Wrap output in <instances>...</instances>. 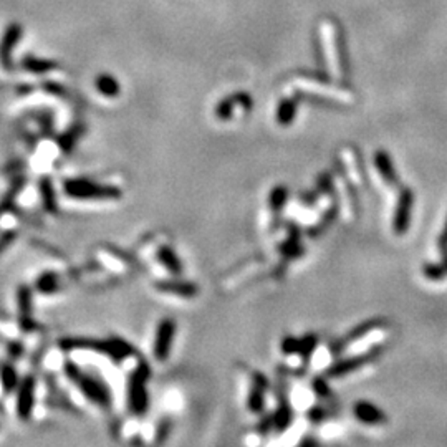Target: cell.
<instances>
[{
  "label": "cell",
  "mask_w": 447,
  "mask_h": 447,
  "mask_svg": "<svg viewBox=\"0 0 447 447\" xmlns=\"http://www.w3.org/2000/svg\"><path fill=\"white\" fill-rule=\"evenodd\" d=\"M158 290L181 296H194L197 294L196 285L184 284V282H161V284H158Z\"/></svg>",
  "instance_id": "obj_16"
},
{
  "label": "cell",
  "mask_w": 447,
  "mask_h": 447,
  "mask_svg": "<svg viewBox=\"0 0 447 447\" xmlns=\"http://www.w3.org/2000/svg\"><path fill=\"white\" fill-rule=\"evenodd\" d=\"M82 133H83V130H82V126H75V128H72V130H68L67 133L65 134H62L60 136V139H58V144L62 146L63 149H72L73 148V144L77 143V139L80 138V136H82Z\"/></svg>",
  "instance_id": "obj_23"
},
{
  "label": "cell",
  "mask_w": 447,
  "mask_h": 447,
  "mask_svg": "<svg viewBox=\"0 0 447 447\" xmlns=\"http://www.w3.org/2000/svg\"><path fill=\"white\" fill-rule=\"evenodd\" d=\"M65 373H67L68 378L72 379V383L78 386V389L83 393L84 398H88L89 401L98 404V406H103V408L110 406L111 404L110 389H108V386L103 383L101 379H96L93 378V376L84 374L83 371L73 363L65 365Z\"/></svg>",
  "instance_id": "obj_1"
},
{
  "label": "cell",
  "mask_w": 447,
  "mask_h": 447,
  "mask_svg": "<svg viewBox=\"0 0 447 447\" xmlns=\"http://www.w3.org/2000/svg\"><path fill=\"white\" fill-rule=\"evenodd\" d=\"M282 350L285 353H300L302 351V340H294V338H287L282 345Z\"/></svg>",
  "instance_id": "obj_25"
},
{
  "label": "cell",
  "mask_w": 447,
  "mask_h": 447,
  "mask_svg": "<svg viewBox=\"0 0 447 447\" xmlns=\"http://www.w3.org/2000/svg\"><path fill=\"white\" fill-rule=\"evenodd\" d=\"M376 350L370 351V353H365L363 356H355V358H346V360H341L338 361V363H335L332 366L330 370H328V376H343L346 373H350V371H355L360 368L363 363H368V361H371L374 358V353Z\"/></svg>",
  "instance_id": "obj_11"
},
{
  "label": "cell",
  "mask_w": 447,
  "mask_h": 447,
  "mask_svg": "<svg viewBox=\"0 0 447 447\" xmlns=\"http://www.w3.org/2000/svg\"><path fill=\"white\" fill-rule=\"evenodd\" d=\"M22 67L27 70V72L30 73H35V75H44V73H49L51 72V70H55L58 65H56L55 62H51V60H45V58H39V56H34V55H25L22 58Z\"/></svg>",
  "instance_id": "obj_13"
},
{
  "label": "cell",
  "mask_w": 447,
  "mask_h": 447,
  "mask_svg": "<svg viewBox=\"0 0 447 447\" xmlns=\"http://www.w3.org/2000/svg\"><path fill=\"white\" fill-rule=\"evenodd\" d=\"M355 416L365 424H383L386 422V416L379 411L374 404L368 401H358L353 409Z\"/></svg>",
  "instance_id": "obj_10"
},
{
  "label": "cell",
  "mask_w": 447,
  "mask_h": 447,
  "mask_svg": "<svg viewBox=\"0 0 447 447\" xmlns=\"http://www.w3.org/2000/svg\"><path fill=\"white\" fill-rule=\"evenodd\" d=\"M411 206H413V194L409 189H404L401 192L398 202V210L394 215V230L398 234H403L408 230L409 218H411Z\"/></svg>",
  "instance_id": "obj_9"
},
{
  "label": "cell",
  "mask_w": 447,
  "mask_h": 447,
  "mask_svg": "<svg viewBox=\"0 0 447 447\" xmlns=\"http://www.w3.org/2000/svg\"><path fill=\"white\" fill-rule=\"evenodd\" d=\"M0 381H2L4 391H6L7 394L12 393L18 386L17 371L13 370L11 365H4L2 368H0Z\"/></svg>",
  "instance_id": "obj_20"
},
{
  "label": "cell",
  "mask_w": 447,
  "mask_h": 447,
  "mask_svg": "<svg viewBox=\"0 0 447 447\" xmlns=\"http://www.w3.org/2000/svg\"><path fill=\"white\" fill-rule=\"evenodd\" d=\"M287 202V189L285 187H275L270 194V206L274 210H280Z\"/></svg>",
  "instance_id": "obj_24"
},
{
  "label": "cell",
  "mask_w": 447,
  "mask_h": 447,
  "mask_svg": "<svg viewBox=\"0 0 447 447\" xmlns=\"http://www.w3.org/2000/svg\"><path fill=\"white\" fill-rule=\"evenodd\" d=\"M95 87H96L98 92H100L101 95L106 96V98L118 96L120 95V89H121L118 80L108 73L98 75L96 80H95Z\"/></svg>",
  "instance_id": "obj_14"
},
{
  "label": "cell",
  "mask_w": 447,
  "mask_h": 447,
  "mask_svg": "<svg viewBox=\"0 0 447 447\" xmlns=\"http://www.w3.org/2000/svg\"><path fill=\"white\" fill-rule=\"evenodd\" d=\"M252 96L248 95V93H244V92H237L234 93V95H229L225 96L222 101L219 103L218 106H215V116L219 118V120H229L230 116H232V111L235 106H242L246 111H251L252 110Z\"/></svg>",
  "instance_id": "obj_8"
},
{
  "label": "cell",
  "mask_w": 447,
  "mask_h": 447,
  "mask_svg": "<svg viewBox=\"0 0 447 447\" xmlns=\"http://www.w3.org/2000/svg\"><path fill=\"white\" fill-rule=\"evenodd\" d=\"M296 108H298V103H296L294 98H285V100H282L279 108H277V121H279L282 126L290 125L291 121L295 120Z\"/></svg>",
  "instance_id": "obj_15"
},
{
  "label": "cell",
  "mask_w": 447,
  "mask_h": 447,
  "mask_svg": "<svg viewBox=\"0 0 447 447\" xmlns=\"http://www.w3.org/2000/svg\"><path fill=\"white\" fill-rule=\"evenodd\" d=\"M374 163H376V168H378V171L381 174V177L384 179L386 184L389 186H394L398 182V176H396V171H394V166H393V161L389 159V156L383 151H378L374 154Z\"/></svg>",
  "instance_id": "obj_12"
},
{
  "label": "cell",
  "mask_w": 447,
  "mask_h": 447,
  "mask_svg": "<svg viewBox=\"0 0 447 447\" xmlns=\"http://www.w3.org/2000/svg\"><path fill=\"white\" fill-rule=\"evenodd\" d=\"M18 308H20V313L23 318L30 317L32 312V291L28 287H22L18 290Z\"/></svg>",
  "instance_id": "obj_22"
},
{
  "label": "cell",
  "mask_w": 447,
  "mask_h": 447,
  "mask_svg": "<svg viewBox=\"0 0 447 447\" xmlns=\"http://www.w3.org/2000/svg\"><path fill=\"white\" fill-rule=\"evenodd\" d=\"M35 404V378L34 376H25L20 381L17 393V414L22 420L30 417L32 411H34Z\"/></svg>",
  "instance_id": "obj_7"
},
{
  "label": "cell",
  "mask_w": 447,
  "mask_h": 447,
  "mask_svg": "<svg viewBox=\"0 0 447 447\" xmlns=\"http://www.w3.org/2000/svg\"><path fill=\"white\" fill-rule=\"evenodd\" d=\"M159 260H161V263L164 267L168 268L169 272L174 275L181 274L182 272V267H181V260H179L176 253H174V251H171V247H161V251H159L158 253Z\"/></svg>",
  "instance_id": "obj_19"
},
{
  "label": "cell",
  "mask_w": 447,
  "mask_h": 447,
  "mask_svg": "<svg viewBox=\"0 0 447 447\" xmlns=\"http://www.w3.org/2000/svg\"><path fill=\"white\" fill-rule=\"evenodd\" d=\"M13 239H15V232H13V230H8V232H4L2 235H0V253L11 246Z\"/></svg>",
  "instance_id": "obj_26"
},
{
  "label": "cell",
  "mask_w": 447,
  "mask_h": 447,
  "mask_svg": "<svg viewBox=\"0 0 447 447\" xmlns=\"http://www.w3.org/2000/svg\"><path fill=\"white\" fill-rule=\"evenodd\" d=\"M322 37H323V45L328 49V55L332 56V60L335 62L338 70L346 72L348 63H346L345 40H343L340 27L335 25V23L325 22L322 25Z\"/></svg>",
  "instance_id": "obj_3"
},
{
  "label": "cell",
  "mask_w": 447,
  "mask_h": 447,
  "mask_svg": "<svg viewBox=\"0 0 447 447\" xmlns=\"http://www.w3.org/2000/svg\"><path fill=\"white\" fill-rule=\"evenodd\" d=\"M146 366L136 371L130 379V408L134 414H143L148 411V391H146Z\"/></svg>",
  "instance_id": "obj_5"
},
{
  "label": "cell",
  "mask_w": 447,
  "mask_h": 447,
  "mask_svg": "<svg viewBox=\"0 0 447 447\" xmlns=\"http://www.w3.org/2000/svg\"><path fill=\"white\" fill-rule=\"evenodd\" d=\"M256 386L251 391V396H248V406L253 413H262L263 409V388H265V383H258L256 381Z\"/></svg>",
  "instance_id": "obj_21"
},
{
  "label": "cell",
  "mask_w": 447,
  "mask_h": 447,
  "mask_svg": "<svg viewBox=\"0 0 447 447\" xmlns=\"http://www.w3.org/2000/svg\"><path fill=\"white\" fill-rule=\"evenodd\" d=\"M40 194H42V202H44L45 210L55 214L56 213V197L53 191V184L49 177H44L40 182Z\"/></svg>",
  "instance_id": "obj_18"
},
{
  "label": "cell",
  "mask_w": 447,
  "mask_h": 447,
  "mask_svg": "<svg viewBox=\"0 0 447 447\" xmlns=\"http://www.w3.org/2000/svg\"><path fill=\"white\" fill-rule=\"evenodd\" d=\"M174 333H176V323L174 320L166 318L159 323L156 332V341H154V356L158 361H166L171 351Z\"/></svg>",
  "instance_id": "obj_6"
},
{
  "label": "cell",
  "mask_w": 447,
  "mask_h": 447,
  "mask_svg": "<svg viewBox=\"0 0 447 447\" xmlns=\"http://www.w3.org/2000/svg\"><path fill=\"white\" fill-rule=\"evenodd\" d=\"M65 192L73 199H120L121 191L113 186H103L88 179H68Z\"/></svg>",
  "instance_id": "obj_2"
},
{
  "label": "cell",
  "mask_w": 447,
  "mask_h": 447,
  "mask_svg": "<svg viewBox=\"0 0 447 447\" xmlns=\"http://www.w3.org/2000/svg\"><path fill=\"white\" fill-rule=\"evenodd\" d=\"M23 37V27L18 22H11L4 30L2 39H0V65L4 70L13 68V49Z\"/></svg>",
  "instance_id": "obj_4"
},
{
  "label": "cell",
  "mask_w": 447,
  "mask_h": 447,
  "mask_svg": "<svg viewBox=\"0 0 447 447\" xmlns=\"http://www.w3.org/2000/svg\"><path fill=\"white\" fill-rule=\"evenodd\" d=\"M35 287L40 294L51 295L60 290V279L53 272H45V274H42L39 279H37Z\"/></svg>",
  "instance_id": "obj_17"
},
{
  "label": "cell",
  "mask_w": 447,
  "mask_h": 447,
  "mask_svg": "<svg viewBox=\"0 0 447 447\" xmlns=\"http://www.w3.org/2000/svg\"><path fill=\"white\" fill-rule=\"evenodd\" d=\"M45 92L49 93H55V95H63V87H60V84L56 83H46L45 84Z\"/></svg>",
  "instance_id": "obj_27"
}]
</instances>
